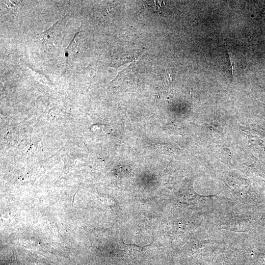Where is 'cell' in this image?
I'll return each instance as SVG.
<instances>
[{"label":"cell","mask_w":265,"mask_h":265,"mask_svg":"<svg viewBox=\"0 0 265 265\" xmlns=\"http://www.w3.org/2000/svg\"><path fill=\"white\" fill-rule=\"evenodd\" d=\"M57 21L53 26L43 33V42L45 44L56 46L62 41V30H61L62 21Z\"/></svg>","instance_id":"cell-1"},{"label":"cell","mask_w":265,"mask_h":265,"mask_svg":"<svg viewBox=\"0 0 265 265\" xmlns=\"http://www.w3.org/2000/svg\"><path fill=\"white\" fill-rule=\"evenodd\" d=\"M229 59L231 62V67H232V74H233L234 73V71H235V65L234 62V60L233 59L232 55L231 53H229Z\"/></svg>","instance_id":"cell-2"}]
</instances>
